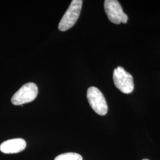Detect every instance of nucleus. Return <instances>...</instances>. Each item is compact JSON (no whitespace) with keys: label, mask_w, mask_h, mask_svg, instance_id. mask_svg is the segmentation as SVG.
<instances>
[{"label":"nucleus","mask_w":160,"mask_h":160,"mask_svg":"<svg viewBox=\"0 0 160 160\" xmlns=\"http://www.w3.org/2000/svg\"><path fill=\"white\" fill-rule=\"evenodd\" d=\"M82 5V0H72L71 1L59 24L58 29L60 31H66L74 26L80 16Z\"/></svg>","instance_id":"obj_1"},{"label":"nucleus","mask_w":160,"mask_h":160,"mask_svg":"<svg viewBox=\"0 0 160 160\" xmlns=\"http://www.w3.org/2000/svg\"><path fill=\"white\" fill-rule=\"evenodd\" d=\"M38 94V88L33 82H29L23 85L11 99L12 103L16 106L22 105L34 100Z\"/></svg>","instance_id":"obj_2"},{"label":"nucleus","mask_w":160,"mask_h":160,"mask_svg":"<svg viewBox=\"0 0 160 160\" xmlns=\"http://www.w3.org/2000/svg\"><path fill=\"white\" fill-rule=\"evenodd\" d=\"M88 103L94 111L99 115L104 116L108 111V106L103 93L95 87H90L87 93Z\"/></svg>","instance_id":"obj_3"},{"label":"nucleus","mask_w":160,"mask_h":160,"mask_svg":"<svg viewBox=\"0 0 160 160\" xmlns=\"http://www.w3.org/2000/svg\"><path fill=\"white\" fill-rule=\"evenodd\" d=\"M113 78L114 85L120 92L129 94L134 89L133 77L122 67H118L113 71Z\"/></svg>","instance_id":"obj_4"},{"label":"nucleus","mask_w":160,"mask_h":160,"mask_svg":"<svg viewBox=\"0 0 160 160\" xmlns=\"http://www.w3.org/2000/svg\"><path fill=\"white\" fill-rule=\"evenodd\" d=\"M104 7L108 18L112 23L116 24L127 23L128 17L123 11L122 7L118 1L106 0Z\"/></svg>","instance_id":"obj_5"},{"label":"nucleus","mask_w":160,"mask_h":160,"mask_svg":"<svg viewBox=\"0 0 160 160\" xmlns=\"http://www.w3.org/2000/svg\"><path fill=\"white\" fill-rule=\"evenodd\" d=\"M26 147V141L22 138L9 139L0 145V151L4 154H16L23 151Z\"/></svg>","instance_id":"obj_6"},{"label":"nucleus","mask_w":160,"mask_h":160,"mask_svg":"<svg viewBox=\"0 0 160 160\" xmlns=\"http://www.w3.org/2000/svg\"><path fill=\"white\" fill-rule=\"evenodd\" d=\"M54 160H82V157L77 153L67 152L59 155Z\"/></svg>","instance_id":"obj_7"},{"label":"nucleus","mask_w":160,"mask_h":160,"mask_svg":"<svg viewBox=\"0 0 160 160\" xmlns=\"http://www.w3.org/2000/svg\"><path fill=\"white\" fill-rule=\"evenodd\" d=\"M149 160L148 159H143V160Z\"/></svg>","instance_id":"obj_8"}]
</instances>
